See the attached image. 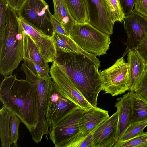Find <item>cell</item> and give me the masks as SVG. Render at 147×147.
I'll use <instances>...</instances> for the list:
<instances>
[{
    "label": "cell",
    "mask_w": 147,
    "mask_h": 147,
    "mask_svg": "<svg viewBox=\"0 0 147 147\" xmlns=\"http://www.w3.org/2000/svg\"><path fill=\"white\" fill-rule=\"evenodd\" d=\"M56 51L54 61L64 71L89 104L93 107H97L102 84L98 67L82 54Z\"/></svg>",
    "instance_id": "6da1fadb"
},
{
    "label": "cell",
    "mask_w": 147,
    "mask_h": 147,
    "mask_svg": "<svg viewBox=\"0 0 147 147\" xmlns=\"http://www.w3.org/2000/svg\"><path fill=\"white\" fill-rule=\"evenodd\" d=\"M0 100L30 132L37 116L38 96L34 84L26 79H17L16 74L4 76L0 84Z\"/></svg>",
    "instance_id": "7a4b0ae2"
},
{
    "label": "cell",
    "mask_w": 147,
    "mask_h": 147,
    "mask_svg": "<svg viewBox=\"0 0 147 147\" xmlns=\"http://www.w3.org/2000/svg\"><path fill=\"white\" fill-rule=\"evenodd\" d=\"M23 34L16 11L9 5L5 26L0 35V73L12 75L24 59Z\"/></svg>",
    "instance_id": "3957f363"
},
{
    "label": "cell",
    "mask_w": 147,
    "mask_h": 147,
    "mask_svg": "<svg viewBox=\"0 0 147 147\" xmlns=\"http://www.w3.org/2000/svg\"><path fill=\"white\" fill-rule=\"evenodd\" d=\"M20 69L25 74L27 80L35 85L38 96V113L36 125L30 132L33 141L36 143H40L43 136L49 134V127L46 121L45 111L51 77L44 78L37 76L29 68L24 62L22 64Z\"/></svg>",
    "instance_id": "277c9868"
},
{
    "label": "cell",
    "mask_w": 147,
    "mask_h": 147,
    "mask_svg": "<svg viewBox=\"0 0 147 147\" xmlns=\"http://www.w3.org/2000/svg\"><path fill=\"white\" fill-rule=\"evenodd\" d=\"M69 36L81 48L96 56L106 54L111 42L109 35L100 31L88 22L76 23Z\"/></svg>",
    "instance_id": "5b68a950"
},
{
    "label": "cell",
    "mask_w": 147,
    "mask_h": 147,
    "mask_svg": "<svg viewBox=\"0 0 147 147\" xmlns=\"http://www.w3.org/2000/svg\"><path fill=\"white\" fill-rule=\"evenodd\" d=\"M16 12L18 17L27 23L47 35H53V15L44 0H25Z\"/></svg>",
    "instance_id": "8992f818"
},
{
    "label": "cell",
    "mask_w": 147,
    "mask_h": 147,
    "mask_svg": "<svg viewBox=\"0 0 147 147\" xmlns=\"http://www.w3.org/2000/svg\"><path fill=\"white\" fill-rule=\"evenodd\" d=\"M124 56L118 59L111 67L102 71V90L112 96L124 93L129 86V67Z\"/></svg>",
    "instance_id": "52a82bcc"
},
{
    "label": "cell",
    "mask_w": 147,
    "mask_h": 147,
    "mask_svg": "<svg viewBox=\"0 0 147 147\" xmlns=\"http://www.w3.org/2000/svg\"><path fill=\"white\" fill-rule=\"evenodd\" d=\"M85 111L77 107L50 127V138L55 147H65L79 133L80 120Z\"/></svg>",
    "instance_id": "ba28073f"
},
{
    "label": "cell",
    "mask_w": 147,
    "mask_h": 147,
    "mask_svg": "<svg viewBox=\"0 0 147 147\" xmlns=\"http://www.w3.org/2000/svg\"><path fill=\"white\" fill-rule=\"evenodd\" d=\"M77 107H79L61 93L52 80L48 90L45 114L49 127Z\"/></svg>",
    "instance_id": "9c48e42d"
},
{
    "label": "cell",
    "mask_w": 147,
    "mask_h": 147,
    "mask_svg": "<svg viewBox=\"0 0 147 147\" xmlns=\"http://www.w3.org/2000/svg\"><path fill=\"white\" fill-rule=\"evenodd\" d=\"M49 74L61 93L66 98L85 111L93 108L75 86L64 71L55 61L51 66Z\"/></svg>",
    "instance_id": "30bf717a"
},
{
    "label": "cell",
    "mask_w": 147,
    "mask_h": 147,
    "mask_svg": "<svg viewBox=\"0 0 147 147\" xmlns=\"http://www.w3.org/2000/svg\"><path fill=\"white\" fill-rule=\"evenodd\" d=\"M124 28L127 35L126 48L123 56L129 50L135 49L139 42L147 33V18L134 10L125 16Z\"/></svg>",
    "instance_id": "8fae6325"
},
{
    "label": "cell",
    "mask_w": 147,
    "mask_h": 147,
    "mask_svg": "<svg viewBox=\"0 0 147 147\" xmlns=\"http://www.w3.org/2000/svg\"><path fill=\"white\" fill-rule=\"evenodd\" d=\"M117 111L104 121L93 133V147H114L117 142Z\"/></svg>",
    "instance_id": "7c38bea8"
},
{
    "label": "cell",
    "mask_w": 147,
    "mask_h": 147,
    "mask_svg": "<svg viewBox=\"0 0 147 147\" xmlns=\"http://www.w3.org/2000/svg\"><path fill=\"white\" fill-rule=\"evenodd\" d=\"M18 18L23 33L30 36L49 62H54L56 51L52 36L46 34Z\"/></svg>",
    "instance_id": "4fadbf2b"
},
{
    "label": "cell",
    "mask_w": 147,
    "mask_h": 147,
    "mask_svg": "<svg viewBox=\"0 0 147 147\" xmlns=\"http://www.w3.org/2000/svg\"><path fill=\"white\" fill-rule=\"evenodd\" d=\"M89 20L88 22L100 31L112 34L114 23L110 20L102 0H85Z\"/></svg>",
    "instance_id": "5bb4252c"
},
{
    "label": "cell",
    "mask_w": 147,
    "mask_h": 147,
    "mask_svg": "<svg viewBox=\"0 0 147 147\" xmlns=\"http://www.w3.org/2000/svg\"><path fill=\"white\" fill-rule=\"evenodd\" d=\"M129 91L117 99L115 107L118 114L117 136L119 140L126 129L131 124L133 113V92Z\"/></svg>",
    "instance_id": "9a60e30c"
},
{
    "label": "cell",
    "mask_w": 147,
    "mask_h": 147,
    "mask_svg": "<svg viewBox=\"0 0 147 147\" xmlns=\"http://www.w3.org/2000/svg\"><path fill=\"white\" fill-rule=\"evenodd\" d=\"M109 117L108 111L98 107L86 111L79 123V133L86 136L94 131Z\"/></svg>",
    "instance_id": "2e32d148"
},
{
    "label": "cell",
    "mask_w": 147,
    "mask_h": 147,
    "mask_svg": "<svg viewBox=\"0 0 147 147\" xmlns=\"http://www.w3.org/2000/svg\"><path fill=\"white\" fill-rule=\"evenodd\" d=\"M52 37L55 42L56 50L82 54L93 61L98 67H100V62L96 56L81 48L69 36L62 34L54 31Z\"/></svg>",
    "instance_id": "e0dca14e"
},
{
    "label": "cell",
    "mask_w": 147,
    "mask_h": 147,
    "mask_svg": "<svg viewBox=\"0 0 147 147\" xmlns=\"http://www.w3.org/2000/svg\"><path fill=\"white\" fill-rule=\"evenodd\" d=\"M127 60L129 67V86L128 91L134 92L136 86L147 66L135 49H130Z\"/></svg>",
    "instance_id": "ac0fdd59"
},
{
    "label": "cell",
    "mask_w": 147,
    "mask_h": 147,
    "mask_svg": "<svg viewBox=\"0 0 147 147\" xmlns=\"http://www.w3.org/2000/svg\"><path fill=\"white\" fill-rule=\"evenodd\" d=\"M54 5L53 17L62 25L69 36L76 23L63 0H53Z\"/></svg>",
    "instance_id": "d6986e66"
},
{
    "label": "cell",
    "mask_w": 147,
    "mask_h": 147,
    "mask_svg": "<svg viewBox=\"0 0 147 147\" xmlns=\"http://www.w3.org/2000/svg\"><path fill=\"white\" fill-rule=\"evenodd\" d=\"M23 34L24 59L30 60L49 71V62L41 54L30 36L25 34Z\"/></svg>",
    "instance_id": "ffe728a7"
},
{
    "label": "cell",
    "mask_w": 147,
    "mask_h": 147,
    "mask_svg": "<svg viewBox=\"0 0 147 147\" xmlns=\"http://www.w3.org/2000/svg\"><path fill=\"white\" fill-rule=\"evenodd\" d=\"M76 23H83L89 20L85 0H63Z\"/></svg>",
    "instance_id": "44dd1931"
},
{
    "label": "cell",
    "mask_w": 147,
    "mask_h": 147,
    "mask_svg": "<svg viewBox=\"0 0 147 147\" xmlns=\"http://www.w3.org/2000/svg\"><path fill=\"white\" fill-rule=\"evenodd\" d=\"M11 112L4 105L0 110V137L2 147H10V122Z\"/></svg>",
    "instance_id": "7402d4cb"
},
{
    "label": "cell",
    "mask_w": 147,
    "mask_h": 147,
    "mask_svg": "<svg viewBox=\"0 0 147 147\" xmlns=\"http://www.w3.org/2000/svg\"><path fill=\"white\" fill-rule=\"evenodd\" d=\"M133 95V110L131 124L147 120V101L134 92Z\"/></svg>",
    "instance_id": "603a6c76"
},
{
    "label": "cell",
    "mask_w": 147,
    "mask_h": 147,
    "mask_svg": "<svg viewBox=\"0 0 147 147\" xmlns=\"http://www.w3.org/2000/svg\"><path fill=\"white\" fill-rule=\"evenodd\" d=\"M105 11L110 20L122 22L125 17L119 0H102Z\"/></svg>",
    "instance_id": "cb8c5ba5"
},
{
    "label": "cell",
    "mask_w": 147,
    "mask_h": 147,
    "mask_svg": "<svg viewBox=\"0 0 147 147\" xmlns=\"http://www.w3.org/2000/svg\"><path fill=\"white\" fill-rule=\"evenodd\" d=\"M146 126L147 120L130 124L125 130L117 142L125 141L134 137L143 132L144 129Z\"/></svg>",
    "instance_id": "d4e9b609"
},
{
    "label": "cell",
    "mask_w": 147,
    "mask_h": 147,
    "mask_svg": "<svg viewBox=\"0 0 147 147\" xmlns=\"http://www.w3.org/2000/svg\"><path fill=\"white\" fill-rule=\"evenodd\" d=\"M94 131L86 136L79 132L68 143L65 147H93Z\"/></svg>",
    "instance_id": "484cf974"
},
{
    "label": "cell",
    "mask_w": 147,
    "mask_h": 147,
    "mask_svg": "<svg viewBox=\"0 0 147 147\" xmlns=\"http://www.w3.org/2000/svg\"><path fill=\"white\" fill-rule=\"evenodd\" d=\"M114 147H147V132L143 131L130 139L118 142Z\"/></svg>",
    "instance_id": "4316f807"
},
{
    "label": "cell",
    "mask_w": 147,
    "mask_h": 147,
    "mask_svg": "<svg viewBox=\"0 0 147 147\" xmlns=\"http://www.w3.org/2000/svg\"><path fill=\"white\" fill-rule=\"evenodd\" d=\"M22 121L15 113L11 112L10 122V141L13 147H17V141L19 138V127Z\"/></svg>",
    "instance_id": "83f0119b"
},
{
    "label": "cell",
    "mask_w": 147,
    "mask_h": 147,
    "mask_svg": "<svg viewBox=\"0 0 147 147\" xmlns=\"http://www.w3.org/2000/svg\"><path fill=\"white\" fill-rule=\"evenodd\" d=\"M134 92L147 101V66L136 86Z\"/></svg>",
    "instance_id": "f1b7e54d"
},
{
    "label": "cell",
    "mask_w": 147,
    "mask_h": 147,
    "mask_svg": "<svg viewBox=\"0 0 147 147\" xmlns=\"http://www.w3.org/2000/svg\"><path fill=\"white\" fill-rule=\"evenodd\" d=\"M24 62L30 70L36 75L44 78L51 77L49 75V71L46 70L32 60L24 59Z\"/></svg>",
    "instance_id": "f546056e"
},
{
    "label": "cell",
    "mask_w": 147,
    "mask_h": 147,
    "mask_svg": "<svg viewBox=\"0 0 147 147\" xmlns=\"http://www.w3.org/2000/svg\"><path fill=\"white\" fill-rule=\"evenodd\" d=\"M135 49L147 65V33Z\"/></svg>",
    "instance_id": "4dcf8cb0"
},
{
    "label": "cell",
    "mask_w": 147,
    "mask_h": 147,
    "mask_svg": "<svg viewBox=\"0 0 147 147\" xmlns=\"http://www.w3.org/2000/svg\"><path fill=\"white\" fill-rule=\"evenodd\" d=\"M8 5L6 0H0V35L5 26Z\"/></svg>",
    "instance_id": "1f68e13d"
},
{
    "label": "cell",
    "mask_w": 147,
    "mask_h": 147,
    "mask_svg": "<svg viewBox=\"0 0 147 147\" xmlns=\"http://www.w3.org/2000/svg\"><path fill=\"white\" fill-rule=\"evenodd\" d=\"M134 11L147 18V0H136Z\"/></svg>",
    "instance_id": "d6a6232c"
},
{
    "label": "cell",
    "mask_w": 147,
    "mask_h": 147,
    "mask_svg": "<svg viewBox=\"0 0 147 147\" xmlns=\"http://www.w3.org/2000/svg\"><path fill=\"white\" fill-rule=\"evenodd\" d=\"M123 11L125 15L131 13L134 10L136 0H119Z\"/></svg>",
    "instance_id": "836d02e7"
},
{
    "label": "cell",
    "mask_w": 147,
    "mask_h": 147,
    "mask_svg": "<svg viewBox=\"0 0 147 147\" xmlns=\"http://www.w3.org/2000/svg\"><path fill=\"white\" fill-rule=\"evenodd\" d=\"M51 22L55 31L62 34L69 35L65 31L61 24L53 17V15Z\"/></svg>",
    "instance_id": "e575fe53"
},
{
    "label": "cell",
    "mask_w": 147,
    "mask_h": 147,
    "mask_svg": "<svg viewBox=\"0 0 147 147\" xmlns=\"http://www.w3.org/2000/svg\"><path fill=\"white\" fill-rule=\"evenodd\" d=\"M25 0H6L9 5L16 12Z\"/></svg>",
    "instance_id": "d590c367"
}]
</instances>
